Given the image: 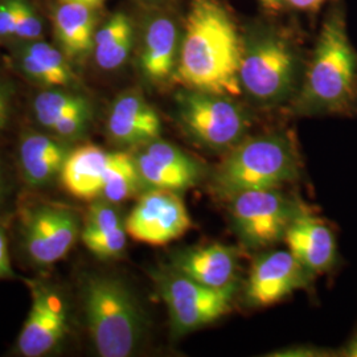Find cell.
I'll return each instance as SVG.
<instances>
[{
  "mask_svg": "<svg viewBox=\"0 0 357 357\" xmlns=\"http://www.w3.org/2000/svg\"><path fill=\"white\" fill-rule=\"evenodd\" d=\"M84 225L85 227L81 233V238L100 236L118 229L121 227H125L114 203H110L103 199L90 204Z\"/></svg>",
  "mask_w": 357,
  "mask_h": 357,
  "instance_id": "obj_25",
  "label": "cell"
},
{
  "mask_svg": "<svg viewBox=\"0 0 357 357\" xmlns=\"http://www.w3.org/2000/svg\"><path fill=\"white\" fill-rule=\"evenodd\" d=\"M153 1H158V3H172L175 0H153Z\"/></svg>",
  "mask_w": 357,
  "mask_h": 357,
  "instance_id": "obj_37",
  "label": "cell"
},
{
  "mask_svg": "<svg viewBox=\"0 0 357 357\" xmlns=\"http://www.w3.org/2000/svg\"><path fill=\"white\" fill-rule=\"evenodd\" d=\"M43 33V22L26 0H17V13L13 36L22 40H38Z\"/></svg>",
  "mask_w": 357,
  "mask_h": 357,
  "instance_id": "obj_27",
  "label": "cell"
},
{
  "mask_svg": "<svg viewBox=\"0 0 357 357\" xmlns=\"http://www.w3.org/2000/svg\"><path fill=\"white\" fill-rule=\"evenodd\" d=\"M13 275L11 261L8 255V246H7V237L4 230L0 228V280L3 278H11Z\"/></svg>",
  "mask_w": 357,
  "mask_h": 357,
  "instance_id": "obj_30",
  "label": "cell"
},
{
  "mask_svg": "<svg viewBox=\"0 0 357 357\" xmlns=\"http://www.w3.org/2000/svg\"><path fill=\"white\" fill-rule=\"evenodd\" d=\"M17 13V0L0 1V38L13 36Z\"/></svg>",
  "mask_w": 357,
  "mask_h": 357,
  "instance_id": "obj_29",
  "label": "cell"
},
{
  "mask_svg": "<svg viewBox=\"0 0 357 357\" xmlns=\"http://www.w3.org/2000/svg\"><path fill=\"white\" fill-rule=\"evenodd\" d=\"M3 196H4V180H3L1 172H0V202H1Z\"/></svg>",
  "mask_w": 357,
  "mask_h": 357,
  "instance_id": "obj_36",
  "label": "cell"
},
{
  "mask_svg": "<svg viewBox=\"0 0 357 357\" xmlns=\"http://www.w3.org/2000/svg\"><path fill=\"white\" fill-rule=\"evenodd\" d=\"M32 303L17 339L22 356H45L64 340L68 332V312L63 298L50 287L33 284Z\"/></svg>",
  "mask_w": 357,
  "mask_h": 357,
  "instance_id": "obj_11",
  "label": "cell"
},
{
  "mask_svg": "<svg viewBox=\"0 0 357 357\" xmlns=\"http://www.w3.org/2000/svg\"><path fill=\"white\" fill-rule=\"evenodd\" d=\"M191 227V216L178 192L160 188L143 193L125 221L132 240L151 246L172 243Z\"/></svg>",
  "mask_w": 357,
  "mask_h": 357,
  "instance_id": "obj_9",
  "label": "cell"
},
{
  "mask_svg": "<svg viewBox=\"0 0 357 357\" xmlns=\"http://www.w3.org/2000/svg\"><path fill=\"white\" fill-rule=\"evenodd\" d=\"M54 31L68 60H81L94 48L96 8L76 1H61L54 13Z\"/></svg>",
  "mask_w": 357,
  "mask_h": 357,
  "instance_id": "obj_20",
  "label": "cell"
},
{
  "mask_svg": "<svg viewBox=\"0 0 357 357\" xmlns=\"http://www.w3.org/2000/svg\"><path fill=\"white\" fill-rule=\"evenodd\" d=\"M61 1H76V3H82V4H86V6L97 8L98 6L102 4L105 0H61Z\"/></svg>",
  "mask_w": 357,
  "mask_h": 357,
  "instance_id": "obj_34",
  "label": "cell"
},
{
  "mask_svg": "<svg viewBox=\"0 0 357 357\" xmlns=\"http://www.w3.org/2000/svg\"><path fill=\"white\" fill-rule=\"evenodd\" d=\"M172 268L193 281L221 289L234 283L238 253L227 245L212 243L178 253L174 258Z\"/></svg>",
  "mask_w": 357,
  "mask_h": 357,
  "instance_id": "obj_17",
  "label": "cell"
},
{
  "mask_svg": "<svg viewBox=\"0 0 357 357\" xmlns=\"http://www.w3.org/2000/svg\"><path fill=\"white\" fill-rule=\"evenodd\" d=\"M243 35L220 0H191L183 24L175 78L188 89L243 94Z\"/></svg>",
  "mask_w": 357,
  "mask_h": 357,
  "instance_id": "obj_1",
  "label": "cell"
},
{
  "mask_svg": "<svg viewBox=\"0 0 357 357\" xmlns=\"http://www.w3.org/2000/svg\"><path fill=\"white\" fill-rule=\"evenodd\" d=\"M258 1L268 13H278V11H281L282 7L286 4L284 0H258Z\"/></svg>",
  "mask_w": 357,
  "mask_h": 357,
  "instance_id": "obj_32",
  "label": "cell"
},
{
  "mask_svg": "<svg viewBox=\"0 0 357 357\" xmlns=\"http://www.w3.org/2000/svg\"><path fill=\"white\" fill-rule=\"evenodd\" d=\"M23 236L28 257L36 265L50 266L63 259L76 243L78 217L68 208L41 205L26 215Z\"/></svg>",
  "mask_w": 357,
  "mask_h": 357,
  "instance_id": "obj_10",
  "label": "cell"
},
{
  "mask_svg": "<svg viewBox=\"0 0 357 357\" xmlns=\"http://www.w3.org/2000/svg\"><path fill=\"white\" fill-rule=\"evenodd\" d=\"M160 131V116L141 93L126 91L115 100L107 119V132L116 144H147L158 139Z\"/></svg>",
  "mask_w": 357,
  "mask_h": 357,
  "instance_id": "obj_15",
  "label": "cell"
},
{
  "mask_svg": "<svg viewBox=\"0 0 357 357\" xmlns=\"http://www.w3.org/2000/svg\"><path fill=\"white\" fill-rule=\"evenodd\" d=\"M81 298L90 339L102 357H128L141 343V310L126 284L114 277L89 275Z\"/></svg>",
  "mask_w": 357,
  "mask_h": 357,
  "instance_id": "obj_2",
  "label": "cell"
},
{
  "mask_svg": "<svg viewBox=\"0 0 357 357\" xmlns=\"http://www.w3.org/2000/svg\"><path fill=\"white\" fill-rule=\"evenodd\" d=\"M294 10L305 11V13H315L327 0H284Z\"/></svg>",
  "mask_w": 357,
  "mask_h": 357,
  "instance_id": "obj_31",
  "label": "cell"
},
{
  "mask_svg": "<svg viewBox=\"0 0 357 357\" xmlns=\"http://www.w3.org/2000/svg\"><path fill=\"white\" fill-rule=\"evenodd\" d=\"M183 26L167 13L150 15L142 28L139 68L143 77L153 85L175 78Z\"/></svg>",
  "mask_w": 357,
  "mask_h": 357,
  "instance_id": "obj_12",
  "label": "cell"
},
{
  "mask_svg": "<svg viewBox=\"0 0 357 357\" xmlns=\"http://www.w3.org/2000/svg\"><path fill=\"white\" fill-rule=\"evenodd\" d=\"M289 252L307 271L321 273L335 259L336 243L330 227L310 213H296L283 234Z\"/></svg>",
  "mask_w": 357,
  "mask_h": 357,
  "instance_id": "obj_16",
  "label": "cell"
},
{
  "mask_svg": "<svg viewBox=\"0 0 357 357\" xmlns=\"http://www.w3.org/2000/svg\"><path fill=\"white\" fill-rule=\"evenodd\" d=\"M298 57L291 43L275 28L255 26L243 35L241 88L259 103H278L294 89Z\"/></svg>",
  "mask_w": 357,
  "mask_h": 357,
  "instance_id": "obj_3",
  "label": "cell"
},
{
  "mask_svg": "<svg viewBox=\"0 0 357 357\" xmlns=\"http://www.w3.org/2000/svg\"><path fill=\"white\" fill-rule=\"evenodd\" d=\"M153 281L166 303L172 330L183 335L205 327L230 310L236 284L227 287H209L174 268L159 270Z\"/></svg>",
  "mask_w": 357,
  "mask_h": 357,
  "instance_id": "obj_7",
  "label": "cell"
},
{
  "mask_svg": "<svg viewBox=\"0 0 357 357\" xmlns=\"http://www.w3.org/2000/svg\"><path fill=\"white\" fill-rule=\"evenodd\" d=\"M143 180L135 158L128 153H110L101 199L122 203L138 193Z\"/></svg>",
  "mask_w": 357,
  "mask_h": 357,
  "instance_id": "obj_23",
  "label": "cell"
},
{
  "mask_svg": "<svg viewBox=\"0 0 357 357\" xmlns=\"http://www.w3.org/2000/svg\"><path fill=\"white\" fill-rule=\"evenodd\" d=\"M128 236L126 228L121 227L109 233L93 236V237H84L81 240L93 255L102 259H110V258H118L125 252L126 243H128Z\"/></svg>",
  "mask_w": 357,
  "mask_h": 357,
  "instance_id": "obj_26",
  "label": "cell"
},
{
  "mask_svg": "<svg viewBox=\"0 0 357 357\" xmlns=\"http://www.w3.org/2000/svg\"><path fill=\"white\" fill-rule=\"evenodd\" d=\"M230 215L243 243L261 248L282 238L296 213L282 192L265 188L231 195Z\"/></svg>",
  "mask_w": 357,
  "mask_h": 357,
  "instance_id": "obj_8",
  "label": "cell"
},
{
  "mask_svg": "<svg viewBox=\"0 0 357 357\" xmlns=\"http://www.w3.org/2000/svg\"><path fill=\"white\" fill-rule=\"evenodd\" d=\"M347 356L357 357V336L349 343L347 351H345Z\"/></svg>",
  "mask_w": 357,
  "mask_h": 357,
  "instance_id": "obj_35",
  "label": "cell"
},
{
  "mask_svg": "<svg viewBox=\"0 0 357 357\" xmlns=\"http://www.w3.org/2000/svg\"><path fill=\"white\" fill-rule=\"evenodd\" d=\"M7 113H8V105H7V98L0 88V130L4 128L6 121H7Z\"/></svg>",
  "mask_w": 357,
  "mask_h": 357,
  "instance_id": "obj_33",
  "label": "cell"
},
{
  "mask_svg": "<svg viewBox=\"0 0 357 357\" xmlns=\"http://www.w3.org/2000/svg\"><path fill=\"white\" fill-rule=\"evenodd\" d=\"M176 112L192 138L211 149L238 144L249 128L243 107L224 94L185 88L176 94Z\"/></svg>",
  "mask_w": 357,
  "mask_h": 357,
  "instance_id": "obj_6",
  "label": "cell"
},
{
  "mask_svg": "<svg viewBox=\"0 0 357 357\" xmlns=\"http://www.w3.org/2000/svg\"><path fill=\"white\" fill-rule=\"evenodd\" d=\"M33 113L38 123L50 130L59 119L66 115L91 113V106L84 96L66 90L50 89L36 96Z\"/></svg>",
  "mask_w": 357,
  "mask_h": 357,
  "instance_id": "obj_24",
  "label": "cell"
},
{
  "mask_svg": "<svg viewBox=\"0 0 357 357\" xmlns=\"http://www.w3.org/2000/svg\"><path fill=\"white\" fill-rule=\"evenodd\" d=\"M134 44V26L126 13L110 16L96 31L93 53L103 70H115L128 61Z\"/></svg>",
  "mask_w": 357,
  "mask_h": 357,
  "instance_id": "obj_22",
  "label": "cell"
},
{
  "mask_svg": "<svg viewBox=\"0 0 357 357\" xmlns=\"http://www.w3.org/2000/svg\"><path fill=\"white\" fill-rule=\"evenodd\" d=\"M306 268L289 250L259 257L250 268L248 299L255 306H271L306 284Z\"/></svg>",
  "mask_w": 357,
  "mask_h": 357,
  "instance_id": "obj_13",
  "label": "cell"
},
{
  "mask_svg": "<svg viewBox=\"0 0 357 357\" xmlns=\"http://www.w3.org/2000/svg\"><path fill=\"white\" fill-rule=\"evenodd\" d=\"M110 153L94 144H84L69 153L60 180L65 191L79 200L101 197Z\"/></svg>",
  "mask_w": 357,
  "mask_h": 357,
  "instance_id": "obj_18",
  "label": "cell"
},
{
  "mask_svg": "<svg viewBox=\"0 0 357 357\" xmlns=\"http://www.w3.org/2000/svg\"><path fill=\"white\" fill-rule=\"evenodd\" d=\"M91 113H76L59 119L48 131L61 141L81 138L89 128Z\"/></svg>",
  "mask_w": 357,
  "mask_h": 357,
  "instance_id": "obj_28",
  "label": "cell"
},
{
  "mask_svg": "<svg viewBox=\"0 0 357 357\" xmlns=\"http://www.w3.org/2000/svg\"><path fill=\"white\" fill-rule=\"evenodd\" d=\"M296 174V158L287 141L265 135L236 144L218 167L216 183L221 191L231 196L237 192L277 188Z\"/></svg>",
  "mask_w": 357,
  "mask_h": 357,
  "instance_id": "obj_5",
  "label": "cell"
},
{
  "mask_svg": "<svg viewBox=\"0 0 357 357\" xmlns=\"http://www.w3.org/2000/svg\"><path fill=\"white\" fill-rule=\"evenodd\" d=\"M68 155V147L54 135L26 132L19 147V160L26 183L44 187L60 178Z\"/></svg>",
  "mask_w": 357,
  "mask_h": 357,
  "instance_id": "obj_19",
  "label": "cell"
},
{
  "mask_svg": "<svg viewBox=\"0 0 357 357\" xmlns=\"http://www.w3.org/2000/svg\"><path fill=\"white\" fill-rule=\"evenodd\" d=\"M356 73V56L340 15L321 26L307 70L302 100L308 107H333L349 97Z\"/></svg>",
  "mask_w": 357,
  "mask_h": 357,
  "instance_id": "obj_4",
  "label": "cell"
},
{
  "mask_svg": "<svg viewBox=\"0 0 357 357\" xmlns=\"http://www.w3.org/2000/svg\"><path fill=\"white\" fill-rule=\"evenodd\" d=\"M17 60L26 76L41 85L63 88L72 85L76 79L63 51L45 41H26L17 52Z\"/></svg>",
  "mask_w": 357,
  "mask_h": 357,
  "instance_id": "obj_21",
  "label": "cell"
},
{
  "mask_svg": "<svg viewBox=\"0 0 357 357\" xmlns=\"http://www.w3.org/2000/svg\"><path fill=\"white\" fill-rule=\"evenodd\" d=\"M135 160L143 183L151 188L184 191L200 176V168L191 156L167 142L155 139L144 144Z\"/></svg>",
  "mask_w": 357,
  "mask_h": 357,
  "instance_id": "obj_14",
  "label": "cell"
}]
</instances>
